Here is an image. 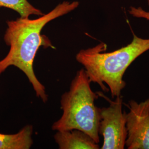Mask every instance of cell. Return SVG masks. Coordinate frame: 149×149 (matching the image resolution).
<instances>
[{
	"instance_id": "9c48e42d",
	"label": "cell",
	"mask_w": 149,
	"mask_h": 149,
	"mask_svg": "<svg viewBox=\"0 0 149 149\" xmlns=\"http://www.w3.org/2000/svg\"><path fill=\"white\" fill-rule=\"evenodd\" d=\"M149 7V0H146ZM128 13L134 18L145 19L149 21V11H145L141 7L130 6L128 9Z\"/></svg>"
},
{
	"instance_id": "5b68a950",
	"label": "cell",
	"mask_w": 149,
	"mask_h": 149,
	"mask_svg": "<svg viewBox=\"0 0 149 149\" xmlns=\"http://www.w3.org/2000/svg\"><path fill=\"white\" fill-rule=\"evenodd\" d=\"M126 113L128 149H149V97L138 103L130 100Z\"/></svg>"
},
{
	"instance_id": "6da1fadb",
	"label": "cell",
	"mask_w": 149,
	"mask_h": 149,
	"mask_svg": "<svg viewBox=\"0 0 149 149\" xmlns=\"http://www.w3.org/2000/svg\"><path fill=\"white\" fill-rule=\"evenodd\" d=\"M79 6L78 1H65L36 19L20 17L7 21L4 41L10 47V50L5 57L0 60V75L10 66H15L26 75L37 97L44 103L48 101L45 88L38 79L33 69L34 60L39 48L53 47L48 37L42 35L41 32L49 22L74 11Z\"/></svg>"
},
{
	"instance_id": "52a82bcc",
	"label": "cell",
	"mask_w": 149,
	"mask_h": 149,
	"mask_svg": "<svg viewBox=\"0 0 149 149\" xmlns=\"http://www.w3.org/2000/svg\"><path fill=\"white\" fill-rule=\"evenodd\" d=\"M33 127L27 125L17 133H0V149H29L33 143Z\"/></svg>"
},
{
	"instance_id": "ba28073f",
	"label": "cell",
	"mask_w": 149,
	"mask_h": 149,
	"mask_svg": "<svg viewBox=\"0 0 149 149\" xmlns=\"http://www.w3.org/2000/svg\"><path fill=\"white\" fill-rule=\"evenodd\" d=\"M2 7L16 11L22 18H29L31 15L41 16L44 15L28 0H0V7Z\"/></svg>"
},
{
	"instance_id": "7a4b0ae2",
	"label": "cell",
	"mask_w": 149,
	"mask_h": 149,
	"mask_svg": "<svg viewBox=\"0 0 149 149\" xmlns=\"http://www.w3.org/2000/svg\"><path fill=\"white\" fill-rule=\"evenodd\" d=\"M107 45L82 49L76 55L77 62L85 70L92 82L97 83L104 92L111 91L112 98L121 96L126 82L123 76L128 67L139 56L149 50V38L134 34L132 42L112 52H106Z\"/></svg>"
},
{
	"instance_id": "8992f818",
	"label": "cell",
	"mask_w": 149,
	"mask_h": 149,
	"mask_svg": "<svg viewBox=\"0 0 149 149\" xmlns=\"http://www.w3.org/2000/svg\"><path fill=\"white\" fill-rule=\"evenodd\" d=\"M54 139L60 149H100L90 135L77 129L57 131Z\"/></svg>"
},
{
	"instance_id": "277c9868",
	"label": "cell",
	"mask_w": 149,
	"mask_h": 149,
	"mask_svg": "<svg viewBox=\"0 0 149 149\" xmlns=\"http://www.w3.org/2000/svg\"><path fill=\"white\" fill-rule=\"evenodd\" d=\"M108 107L100 108L99 135L103 138L101 149H124L127 138L126 112H123V98L109 100Z\"/></svg>"
},
{
	"instance_id": "3957f363",
	"label": "cell",
	"mask_w": 149,
	"mask_h": 149,
	"mask_svg": "<svg viewBox=\"0 0 149 149\" xmlns=\"http://www.w3.org/2000/svg\"><path fill=\"white\" fill-rule=\"evenodd\" d=\"M91 83L84 68L77 72L69 91L61 96L63 114L52 129L55 131L77 129L90 135L98 144L100 108L95 104L98 95L92 90Z\"/></svg>"
}]
</instances>
